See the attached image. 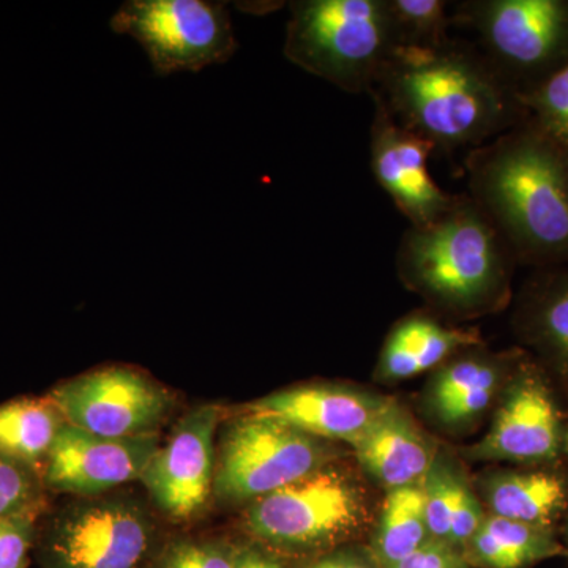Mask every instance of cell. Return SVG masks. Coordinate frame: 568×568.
Wrapping results in <instances>:
<instances>
[{"instance_id":"obj_22","label":"cell","mask_w":568,"mask_h":568,"mask_svg":"<svg viewBox=\"0 0 568 568\" xmlns=\"http://www.w3.org/2000/svg\"><path fill=\"white\" fill-rule=\"evenodd\" d=\"M429 537L422 481L392 489L377 510L368 547L383 568H392L425 547Z\"/></svg>"},{"instance_id":"obj_24","label":"cell","mask_w":568,"mask_h":568,"mask_svg":"<svg viewBox=\"0 0 568 568\" xmlns=\"http://www.w3.org/2000/svg\"><path fill=\"white\" fill-rule=\"evenodd\" d=\"M466 480L467 476L462 465L440 447L435 463L422 480L426 526L432 540L448 545L452 515H454L459 489Z\"/></svg>"},{"instance_id":"obj_16","label":"cell","mask_w":568,"mask_h":568,"mask_svg":"<svg viewBox=\"0 0 568 568\" xmlns=\"http://www.w3.org/2000/svg\"><path fill=\"white\" fill-rule=\"evenodd\" d=\"M390 399L349 384L315 383L274 392L252 403L246 413L283 418L308 435L349 446Z\"/></svg>"},{"instance_id":"obj_5","label":"cell","mask_w":568,"mask_h":568,"mask_svg":"<svg viewBox=\"0 0 568 568\" xmlns=\"http://www.w3.org/2000/svg\"><path fill=\"white\" fill-rule=\"evenodd\" d=\"M290 11L287 61L342 91H373L398 48L387 0H298Z\"/></svg>"},{"instance_id":"obj_17","label":"cell","mask_w":568,"mask_h":568,"mask_svg":"<svg viewBox=\"0 0 568 568\" xmlns=\"http://www.w3.org/2000/svg\"><path fill=\"white\" fill-rule=\"evenodd\" d=\"M347 447L365 476L386 493L420 484L440 450L395 398Z\"/></svg>"},{"instance_id":"obj_15","label":"cell","mask_w":568,"mask_h":568,"mask_svg":"<svg viewBox=\"0 0 568 568\" xmlns=\"http://www.w3.org/2000/svg\"><path fill=\"white\" fill-rule=\"evenodd\" d=\"M369 95L375 102L369 155L376 182L410 226H426L448 211L457 196L444 192L429 174L428 160L435 145L396 122L379 97Z\"/></svg>"},{"instance_id":"obj_4","label":"cell","mask_w":568,"mask_h":568,"mask_svg":"<svg viewBox=\"0 0 568 568\" xmlns=\"http://www.w3.org/2000/svg\"><path fill=\"white\" fill-rule=\"evenodd\" d=\"M377 510L365 481L339 459L248 504L244 529L282 558L302 560L358 544Z\"/></svg>"},{"instance_id":"obj_31","label":"cell","mask_w":568,"mask_h":568,"mask_svg":"<svg viewBox=\"0 0 568 568\" xmlns=\"http://www.w3.org/2000/svg\"><path fill=\"white\" fill-rule=\"evenodd\" d=\"M294 568H383L368 545L349 544L325 551L313 558L302 559Z\"/></svg>"},{"instance_id":"obj_21","label":"cell","mask_w":568,"mask_h":568,"mask_svg":"<svg viewBox=\"0 0 568 568\" xmlns=\"http://www.w3.org/2000/svg\"><path fill=\"white\" fill-rule=\"evenodd\" d=\"M463 556L470 568H528L568 551L551 528L487 514Z\"/></svg>"},{"instance_id":"obj_14","label":"cell","mask_w":568,"mask_h":568,"mask_svg":"<svg viewBox=\"0 0 568 568\" xmlns=\"http://www.w3.org/2000/svg\"><path fill=\"white\" fill-rule=\"evenodd\" d=\"M526 354L463 351L435 369L422 394L425 417L447 435L474 432L495 410L504 388Z\"/></svg>"},{"instance_id":"obj_9","label":"cell","mask_w":568,"mask_h":568,"mask_svg":"<svg viewBox=\"0 0 568 568\" xmlns=\"http://www.w3.org/2000/svg\"><path fill=\"white\" fill-rule=\"evenodd\" d=\"M111 29L133 37L160 77L227 62L239 47L226 3L212 0H129Z\"/></svg>"},{"instance_id":"obj_19","label":"cell","mask_w":568,"mask_h":568,"mask_svg":"<svg viewBox=\"0 0 568 568\" xmlns=\"http://www.w3.org/2000/svg\"><path fill=\"white\" fill-rule=\"evenodd\" d=\"M476 488L487 514L551 528L568 508L567 478L545 466L491 469Z\"/></svg>"},{"instance_id":"obj_18","label":"cell","mask_w":568,"mask_h":568,"mask_svg":"<svg viewBox=\"0 0 568 568\" xmlns=\"http://www.w3.org/2000/svg\"><path fill=\"white\" fill-rule=\"evenodd\" d=\"M476 346H484L476 328L454 327L432 313H410L388 332L375 377L386 384L413 379Z\"/></svg>"},{"instance_id":"obj_35","label":"cell","mask_w":568,"mask_h":568,"mask_svg":"<svg viewBox=\"0 0 568 568\" xmlns=\"http://www.w3.org/2000/svg\"><path fill=\"white\" fill-rule=\"evenodd\" d=\"M564 536H566V544H564V547H566L568 551V517L566 523V530H564Z\"/></svg>"},{"instance_id":"obj_13","label":"cell","mask_w":568,"mask_h":568,"mask_svg":"<svg viewBox=\"0 0 568 568\" xmlns=\"http://www.w3.org/2000/svg\"><path fill=\"white\" fill-rule=\"evenodd\" d=\"M159 436L112 439L65 424L43 465L44 488L78 497L108 495L142 477L159 450Z\"/></svg>"},{"instance_id":"obj_29","label":"cell","mask_w":568,"mask_h":568,"mask_svg":"<svg viewBox=\"0 0 568 568\" xmlns=\"http://www.w3.org/2000/svg\"><path fill=\"white\" fill-rule=\"evenodd\" d=\"M37 537V517L0 519V568H28Z\"/></svg>"},{"instance_id":"obj_7","label":"cell","mask_w":568,"mask_h":568,"mask_svg":"<svg viewBox=\"0 0 568 568\" xmlns=\"http://www.w3.org/2000/svg\"><path fill=\"white\" fill-rule=\"evenodd\" d=\"M345 452L267 414L245 413L224 428L213 495L224 504H248L339 462Z\"/></svg>"},{"instance_id":"obj_30","label":"cell","mask_w":568,"mask_h":568,"mask_svg":"<svg viewBox=\"0 0 568 568\" xmlns=\"http://www.w3.org/2000/svg\"><path fill=\"white\" fill-rule=\"evenodd\" d=\"M487 517L484 504L478 497L476 488L466 480L458 493L454 515H452L450 536L448 545L463 552L470 538L476 536L481 523Z\"/></svg>"},{"instance_id":"obj_10","label":"cell","mask_w":568,"mask_h":568,"mask_svg":"<svg viewBox=\"0 0 568 568\" xmlns=\"http://www.w3.org/2000/svg\"><path fill=\"white\" fill-rule=\"evenodd\" d=\"M566 426L544 369L526 355L493 410L488 432L463 454L473 462L552 465L564 455Z\"/></svg>"},{"instance_id":"obj_26","label":"cell","mask_w":568,"mask_h":568,"mask_svg":"<svg viewBox=\"0 0 568 568\" xmlns=\"http://www.w3.org/2000/svg\"><path fill=\"white\" fill-rule=\"evenodd\" d=\"M519 100L529 121L568 149V63Z\"/></svg>"},{"instance_id":"obj_6","label":"cell","mask_w":568,"mask_h":568,"mask_svg":"<svg viewBox=\"0 0 568 568\" xmlns=\"http://www.w3.org/2000/svg\"><path fill=\"white\" fill-rule=\"evenodd\" d=\"M33 551L40 568H152L159 529L132 496L80 497L37 528Z\"/></svg>"},{"instance_id":"obj_11","label":"cell","mask_w":568,"mask_h":568,"mask_svg":"<svg viewBox=\"0 0 568 568\" xmlns=\"http://www.w3.org/2000/svg\"><path fill=\"white\" fill-rule=\"evenodd\" d=\"M50 399L65 424L112 439L155 435L173 403L160 384L130 366L73 377L59 384Z\"/></svg>"},{"instance_id":"obj_34","label":"cell","mask_w":568,"mask_h":568,"mask_svg":"<svg viewBox=\"0 0 568 568\" xmlns=\"http://www.w3.org/2000/svg\"><path fill=\"white\" fill-rule=\"evenodd\" d=\"M564 455L568 458V424L566 426V437H564Z\"/></svg>"},{"instance_id":"obj_8","label":"cell","mask_w":568,"mask_h":568,"mask_svg":"<svg viewBox=\"0 0 568 568\" xmlns=\"http://www.w3.org/2000/svg\"><path fill=\"white\" fill-rule=\"evenodd\" d=\"M452 21L477 32L484 58L519 97L568 63V0H474Z\"/></svg>"},{"instance_id":"obj_1","label":"cell","mask_w":568,"mask_h":568,"mask_svg":"<svg viewBox=\"0 0 568 568\" xmlns=\"http://www.w3.org/2000/svg\"><path fill=\"white\" fill-rule=\"evenodd\" d=\"M375 93L396 122L435 149H477L528 119L519 95L484 55L448 40L396 48Z\"/></svg>"},{"instance_id":"obj_28","label":"cell","mask_w":568,"mask_h":568,"mask_svg":"<svg viewBox=\"0 0 568 568\" xmlns=\"http://www.w3.org/2000/svg\"><path fill=\"white\" fill-rule=\"evenodd\" d=\"M239 545L227 540H182L160 551L152 568H234Z\"/></svg>"},{"instance_id":"obj_27","label":"cell","mask_w":568,"mask_h":568,"mask_svg":"<svg viewBox=\"0 0 568 568\" xmlns=\"http://www.w3.org/2000/svg\"><path fill=\"white\" fill-rule=\"evenodd\" d=\"M43 488L39 470L0 455V519L37 517Z\"/></svg>"},{"instance_id":"obj_32","label":"cell","mask_w":568,"mask_h":568,"mask_svg":"<svg viewBox=\"0 0 568 568\" xmlns=\"http://www.w3.org/2000/svg\"><path fill=\"white\" fill-rule=\"evenodd\" d=\"M392 568H470L462 551L440 541H428L425 547Z\"/></svg>"},{"instance_id":"obj_23","label":"cell","mask_w":568,"mask_h":568,"mask_svg":"<svg viewBox=\"0 0 568 568\" xmlns=\"http://www.w3.org/2000/svg\"><path fill=\"white\" fill-rule=\"evenodd\" d=\"M65 420L51 399L20 398L0 406V455L43 466Z\"/></svg>"},{"instance_id":"obj_20","label":"cell","mask_w":568,"mask_h":568,"mask_svg":"<svg viewBox=\"0 0 568 568\" xmlns=\"http://www.w3.org/2000/svg\"><path fill=\"white\" fill-rule=\"evenodd\" d=\"M526 345L568 384V265L540 268L515 316Z\"/></svg>"},{"instance_id":"obj_12","label":"cell","mask_w":568,"mask_h":568,"mask_svg":"<svg viewBox=\"0 0 568 568\" xmlns=\"http://www.w3.org/2000/svg\"><path fill=\"white\" fill-rule=\"evenodd\" d=\"M220 420V406L204 405L190 410L145 467L141 481L153 504L168 517L193 518L209 503L216 462L213 437Z\"/></svg>"},{"instance_id":"obj_3","label":"cell","mask_w":568,"mask_h":568,"mask_svg":"<svg viewBox=\"0 0 568 568\" xmlns=\"http://www.w3.org/2000/svg\"><path fill=\"white\" fill-rule=\"evenodd\" d=\"M517 264L506 239L469 196L435 222L403 235L396 268L406 287L436 312L469 320L499 312L511 295Z\"/></svg>"},{"instance_id":"obj_33","label":"cell","mask_w":568,"mask_h":568,"mask_svg":"<svg viewBox=\"0 0 568 568\" xmlns=\"http://www.w3.org/2000/svg\"><path fill=\"white\" fill-rule=\"evenodd\" d=\"M234 568H287L282 556L252 541L239 545Z\"/></svg>"},{"instance_id":"obj_2","label":"cell","mask_w":568,"mask_h":568,"mask_svg":"<svg viewBox=\"0 0 568 568\" xmlns=\"http://www.w3.org/2000/svg\"><path fill=\"white\" fill-rule=\"evenodd\" d=\"M469 197L519 264L568 265V149L526 119L467 156Z\"/></svg>"},{"instance_id":"obj_25","label":"cell","mask_w":568,"mask_h":568,"mask_svg":"<svg viewBox=\"0 0 568 568\" xmlns=\"http://www.w3.org/2000/svg\"><path fill=\"white\" fill-rule=\"evenodd\" d=\"M398 48H437L447 43L454 24L446 2L440 0H387Z\"/></svg>"}]
</instances>
